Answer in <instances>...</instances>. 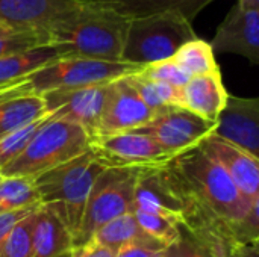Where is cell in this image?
Returning a JSON list of instances; mask_svg holds the SVG:
<instances>
[{
  "label": "cell",
  "mask_w": 259,
  "mask_h": 257,
  "mask_svg": "<svg viewBox=\"0 0 259 257\" xmlns=\"http://www.w3.org/2000/svg\"><path fill=\"white\" fill-rule=\"evenodd\" d=\"M129 21L108 2L80 0L44 32L59 58L121 62Z\"/></svg>",
  "instance_id": "obj_1"
},
{
  "label": "cell",
  "mask_w": 259,
  "mask_h": 257,
  "mask_svg": "<svg viewBox=\"0 0 259 257\" xmlns=\"http://www.w3.org/2000/svg\"><path fill=\"white\" fill-rule=\"evenodd\" d=\"M105 167L90 150L33 179L39 204L50 208L74 236L80 227L83 209L97 176Z\"/></svg>",
  "instance_id": "obj_2"
},
{
  "label": "cell",
  "mask_w": 259,
  "mask_h": 257,
  "mask_svg": "<svg viewBox=\"0 0 259 257\" xmlns=\"http://www.w3.org/2000/svg\"><path fill=\"white\" fill-rule=\"evenodd\" d=\"M141 68L143 67L127 62L59 58L14 83L0 86V95H42L44 92L55 89L106 85L124 76L134 74Z\"/></svg>",
  "instance_id": "obj_3"
},
{
  "label": "cell",
  "mask_w": 259,
  "mask_h": 257,
  "mask_svg": "<svg viewBox=\"0 0 259 257\" xmlns=\"http://www.w3.org/2000/svg\"><path fill=\"white\" fill-rule=\"evenodd\" d=\"M197 38L191 21L176 11L131 18L121 62L146 67L171 59L188 41Z\"/></svg>",
  "instance_id": "obj_4"
},
{
  "label": "cell",
  "mask_w": 259,
  "mask_h": 257,
  "mask_svg": "<svg viewBox=\"0 0 259 257\" xmlns=\"http://www.w3.org/2000/svg\"><path fill=\"white\" fill-rule=\"evenodd\" d=\"M90 142L91 139L82 127L50 117L23 153L0 170V176L33 180L36 176L85 153Z\"/></svg>",
  "instance_id": "obj_5"
},
{
  "label": "cell",
  "mask_w": 259,
  "mask_h": 257,
  "mask_svg": "<svg viewBox=\"0 0 259 257\" xmlns=\"http://www.w3.org/2000/svg\"><path fill=\"white\" fill-rule=\"evenodd\" d=\"M143 168H105L93 183L73 248L85 245L111 220L134 212L135 186Z\"/></svg>",
  "instance_id": "obj_6"
},
{
  "label": "cell",
  "mask_w": 259,
  "mask_h": 257,
  "mask_svg": "<svg viewBox=\"0 0 259 257\" xmlns=\"http://www.w3.org/2000/svg\"><path fill=\"white\" fill-rule=\"evenodd\" d=\"M88 150L105 168L161 167L171 158L152 136L137 130L96 138Z\"/></svg>",
  "instance_id": "obj_7"
},
{
  "label": "cell",
  "mask_w": 259,
  "mask_h": 257,
  "mask_svg": "<svg viewBox=\"0 0 259 257\" xmlns=\"http://www.w3.org/2000/svg\"><path fill=\"white\" fill-rule=\"evenodd\" d=\"M215 123H209L181 106H165L155 112L146 124L134 129L152 136L170 156L199 145L212 133Z\"/></svg>",
  "instance_id": "obj_8"
},
{
  "label": "cell",
  "mask_w": 259,
  "mask_h": 257,
  "mask_svg": "<svg viewBox=\"0 0 259 257\" xmlns=\"http://www.w3.org/2000/svg\"><path fill=\"white\" fill-rule=\"evenodd\" d=\"M106 86L108 83L44 92L41 97L46 114L53 120L82 127L90 139H94L99 132V123L106 101Z\"/></svg>",
  "instance_id": "obj_9"
},
{
  "label": "cell",
  "mask_w": 259,
  "mask_h": 257,
  "mask_svg": "<svg viewBox=\"0 0 259 257\" xmlns=\"http://www.w3.org/2000/svg\"><path fill=\"white\" fill-rule=\"evenodd\" d=\"M153 115L155 112L146 106L124 76L106 86V101L96 138L134 130L150 121Z\"/></svg>",
  "instance_id": "obj_10"
},
{
  "label": "cell",
  "mask_w": 259,
  "mask_h": 257,
  "mask_svg": "<svg viewBox=\"0 0 259 257\" xmlns=\"http://www.w3.org/2000/svg\"><path fill=\"white\" fill-rule=\"evenodd\" d=\"M212 135L259 159V100L229 95Z\"/></svg>",
  "instance_id": "obj_11"
},
{
  "label": "cell",
  "mask_w": 259,
  "mask_h": 257,
  "mask_svg": "<svg viewBox=\"0 0 259 257\" xmlns=\"http://www.w3.org/2000/svg\"><path fill=\"white\" fill-rule=\"evenodd\" d=\"M215 53H234L259 64V11L234 5L209 42Z\"/></svg>",
  "instance_id": "obj_12"
},
{
  "label": "cell",
  "mask_w": 259,
  "mask_h": 257,
  "mask_svg": "<svg viewBox=\"0 0 259 257\" xmlns=\"http://www.w3.org/2000/svg\"><path fill=\"white\" fill-rule=\"evenodd\" d=\"M208 158L219 164L231 177L241 195L249 201L259 200V159L244 150L223 141L215 135H208L197 145Z\"/></svg>",
  "instance_id": "obj_13"
},
{
  "label": "cell",
  "mask_w": 259,
  "mask_h": 257,
  "mask_svg": "<svg viewBox=\"0 0 259 257\" xmlns=\"http://www.w3.org/2000/svg\"><path fill=\"white\" fill-rule=\"evenodd\" d=\"M79 3L80 0H0V26L46 30Z\"/></svg>",
  "instance_id": "obj_14"
},
{
  "label": "cell",
  "mask_w": 259,
  "mask_h": 257,
  "mask_svg": "<svg viewBox=\"0 0 259 257\" xmlns=\"http://www.w3.org/2000/svg\"><path fill=\"white\" fill-rule=\"evenodd\" d=\"M135 209L173 218L182 224V204L167 177L164 165L147 167L140 173L135 186Z\"/></svg>",
  "instance_id": "obj_15"
},
{
  "label": "cell",
  "mask_w": 259,
  "mask_h": 257,
  "mask_svg": "<svg viewBox=\"0 0 259 257\" xmlns=\"http://www.w3.org/2000/svg\"><path fill=\"white\" fill-rule=\"evenodd\" d=\"M228 97L229 94L223 85L222 73L217 70L208 74L193 76L181 88V108L209 123H215Z\"/></svg>",
  "instance_id": "obj_16"
},
{
  "label": "cell",
  "mask_w": 259,
  "mask_h": 257,
  "mask_svg": "<svg viewBox=\"0 0 259 257\" xmlns=\"http://www.w3.org/2000/svg\"><path fill=\"white\" fill-rule=\"evenodd\" d=\"M73 250V236L58 215L39 206L33 224V257H56Z\"/></svg>",
  "instance_id": "obj_17"
},
{
  "label": "cell",
  "mask_w": 259,
  "mask_h": 257,
  "mask_svg": "<svg viewBox=\"0 0 259 257\" xmlns=\"http://www.w3.org/2000/svg\"><path fill=\"white\" fill-rule=\"evenodd\" d=\"M93 242L100 244L114 253H117L120 248L129 244H143L155 250H165L168 247L162 245L152 236H149L138 224L134 212L132 214H124L121 217H117L111 220L109 223L103 224L100 229L94 232L91 236Z\"/></svg>",
  "instance_id": "obj_18"
},
{
  "label": "cell",
  "mask_w": 259,
  "mask_h": 257,
  "mask_svg": "<svg viewBox=\"0 0 259 257\" xmlns=\"http://www.w3.org/2000/svg\"><path fill=\"white\" fill-rule=\"evenodd\" d=\"M46 115L41 95H0V139Z\"/></svg>",
  "instance_id": "obj_19"
},
{
  "label": "cell",
  "mask_w": 259,
  "mask_h": 257,
  "mask_svg": "<svg viewBox=\"0 0 259 257\" xmlns=\"http://www.w3.org/2000/svg\"><path fill=\"white\" fill-rule=\"evenodd\" d=\"M59 59L58 52L50 47H36L21 53H15L0 59V86L14 83L47 64Z\"/></svg>",
  "instance_id": "obj_20"
},
{
  "label": "cell",
  "mask_w": 259,
  "mask_h": 257,
  "mask_svg": "<svg viewBox=\"0 0 259 257\" xmlns=\"http://www.w3.org/2000/svg\"><path fill=\"white\" fill-rule=\"evenodd\" d=\"M126 80L153 112H158L165 106H181V88L146 79L140 71L126 76Z\"/></svg>",
  "instance_id": "obj_21"
},
{
  "label": "cell",
  "mask_w": 259,
  "mask_h": 257,
  "mask_svg": "<svg viewBox=\"0 0 259 257\" xmlns=\"http://www.w3.org/2000/svg\"><path fill=\"white\" fill-rule=\"evenodd\" d=\"M171 59L191 77L220 70L209 42L199 36L184 44Z\"/></svg>",
  "instance_id": "obj_22"
},
{
  "label": "cell",
  "mask_w": 259,
  "mask_h": 257,
  "mask_svg": "<svg viewBox=\"0 0 259 257\" xmlns=\"http://www.w3.org/2000/svg\"><path fill=\"white\" fill-rule=\"evenodd\" d=\"M39 204L33 180L27 177H3L0 180V214Z\"/></svg>",
  "instance_id": "obj_23"
},
{
  "label": "cell",
  "mask_w": 259,
  "mask_h": 257,
  "mask_svg": "<svg viewBox=\"0 0 259 257\" xmlns=\"http://www.w3.org/2000/svg\"><path fill=\"white\" fill-rule=\"evenodd\" d=\"M36 211L17 223L0 242V257H33V224Z\"/></svg>",
  "instance_id": "obj_24"
},
{
  "label": "cell",
  "mask_w": 259,
  "mask_h": 257,
  "mask_svg": "<svg viewBox=\"0 0 259 257\" xmlns=\"http://www.w3.org/2000/svg\"><path fill=\"white\" fill-rule=\"evenodd\" d=\"M134 215H135L140 227L149 236H152L162 245L171 247L176 242H179V239L182 236V227L176 220L149 214V212L138 211V209L134 211Z\"/></svg>",
  "instance_id": "obj_25"
},
{
  "label": "cell",
  "mask_w": 259,
  "mask_h": 257,
  "mask_svg": "<svg viewBox=\"0 0 259 257\" xmlns=\"http://www.w3.org/2000/svg\"><path fill=\"white\" fill-rule=\"evenodd\" d=\"M44 45H49V39L44 30H29V29L0 30V59Z\"/></svg>",
  "instance_id": "obj_26"
},
{
  "label": "cell",
  "mask_w": 259,
  "mask_h": 257,
  "mask_svg": "<svg viewBox=\"0 0 259 257\" xmlns=\"http://www.w3.org/2000/svg\"><path fill=\"white\" fill-rule=\"evenodd\" d=\"M49 118V114H46L39 120L17 129L15 132L0 139V170L23 153V150L27 147V144L36 135V132L47 123Z\"/></svg>",
  "instance_id": "obj_27"
},
{
  "label": "cell",
  "mask_w": 259,
  "mask_h": 257,
  "mask_svg": "<svg viewBox=\"0 0 259 257\" xmlns=\"http://www.w3.org/2000/svg\"><path fill=\"white\" fill-rule=\"evenodd\" d=\"M140 74L146 79L162 82L175 88H182L191 79V76L185 70H182L173 59L146 65L140 70Z\"/></svg>",
  "instance_id": "obj_28"
},
{
  "label": "cell",
  "mask_w": 259,
  "mask_h": 257,
  "mask_svg": "<svg viewBox=\"0 0 259 257\" xmlns=\"http://www.w3.org/2000/svg\"><path fill=\"white\" fill-rule=\"evenodd\" d=\"M176 257H209V254L206 248L187 232V235L182 233L179 242H176Z\"/></svg>",
  "instance_id": "obj_29"
},
{
  "label": "cell",
  "mask_w": 259,
  "mask_h": 257,
  "mask_svg": "<svg viewBox=\"0 0 259 257\" xmlns=\"http://www.w3.org/2000/svg\"><path fill=\"white\" fill-rule=\"evenodd\" d=\"M41 204L36 206H29V208H23L18 211H12V212H6V214H0V242L8 236V233L14 229V226L17 223H20L23 218H26L29 214H32L33 211H36Z\"/></svg>",
  "instance_id": "obj_30"
},
{
  "label": "cell",
  "mask_w": 259,
  "mask_h": 257,
  "mask_svg": "<svg viewBox=\"0 0 259 257\" xmlns=\"http://www.w3.org/2000/svg\"><path fill=\"white\" fill-rule=\"evenodd\" d=\"M115 253L100 244L88 241L85 245L74 247L71 250V257H114Z\"/></svg>",
  "instance_id": "obj_31"
},
{
  "label": "cell",
  "mask_w": 259,
  "mask_h": 257,
  "mask_svg": "<svg viewBox=\"0 0 259 257\" xmlns=\"http://www.w3.org/2000/svg\"><path fill=\"white\" fill-rule=\"evenodd\" d=\"M164 250H155L143 244H129L120 248L114 257H158Z\"/></svg>",
  "instance_id": "obj_32"
},
{
  "label": "cell",
  "mask_w": 259,
  "mask_h": 257,
  "mask_svg": "<svg viewBox=\"0 0 259 257\" xmlns=\"http://www.w3.org/2000/svg\"><path fill=\"white\" fill-rule=\"evenodd\" d=\"M231 257H259V241L234 242L229 247Z\"/></svg>",
  "instance_id": "obj_33"
},
{
  "label": "cell",
  "mask_w": 259,
  "mask_h": 257,
  "mask_svg": "<svg viewBox=\"0 0 259 257\" xmlns=\"http://www.w3.org/2000/svg\"><path fill=\"white\" fill-rule=\"evenodd\" d=\"M196 239V238H194ZM208 251L209 257H231L229 256V247L228 244H225L223 241L220 239H215V238H209V239H205V241H199Z\"/></svg>",
  "instance_id": "obj_34"
},
{
  "label": "cell",
  "mask_w": 259,
  "mask_h": 257,
  "mask_svg": "<svg viewBox=\"0 0 259 257\" xmlns=\"http://www.w3.org/2000/svg\"><path fill=\"white\" fill-rule=\"evenodd\" d=\"M237 5L249 11H259V0H237Z\"/></svg>",
  "instance_id": "obj_35"
},
{
  "label": "cell",
  "mask_w": 259,
  "mask_h": 257,
  "mask_svg": "<svg viewBox=\"0 0 259 257\" xmlns=\"http://www.w3.org/2000/svg\"><path fill=\"white\" fill-rule=\"evenodd\" d=\"M158 257H176V244L168 247V248H165Z\"/></svg>",
  "instance_id": "obj_36"
},
{
  "label": "cell",
  "mask_w": 259,
  "mask_h": 257,
  "mask_svg": "<svg viewBox=\"0 0 259 257\" xmlns=\"http://www.w3.org/2000/svg\"><path fill=\"white\" fill-rule=\"evenodd\" d=\"M56 257H71V251H67V253H64V254H59V256Z\"/></svg>",
  "instance_id": "obj_37"
},
{
  "label": "cell",
  "mask_w": 259,
  "mask_h": 257,
  "mask_svg": "<svg viewBox=\"0 0 259 257\" xmlns=\"http://www.w3.org/2000/svg\"><path fill=\"white\" fill-rule=\"evenodd\" d=\"M99 2H108V0H99Z\"/></svg>",
  "instance_id": "obj_38"
},
{
  "label": "cell",
  "mask_w": 259,
  "mask_h": 257,
  "mask_svg": "<svg viewBox=\"0 0 259 257\" xmlns=\"http://www.w3.org/2000/svg\"><path fill=\"white\" fill-rule=\"evenodd\" d=\"M2 29H5V27H2V26H0V30H2Z\"/></svg>",
  "instance_id": "obj_39"
},
{
  "label": "cell",
  "mask_w": 259,
  "mask_h": 257,
  "mask_svg": "<svg viewBox=\"0 0 259 257\" xmlns=\"http://www.w3.org/2000/svg\"><path fill=\"white\" fill-rule=\"evenodd\" d=\"M2 179H3V177H2V176H0V180H2Z\"/></svg>",
  "instance_id": "obj_40"
}]
</instances>
